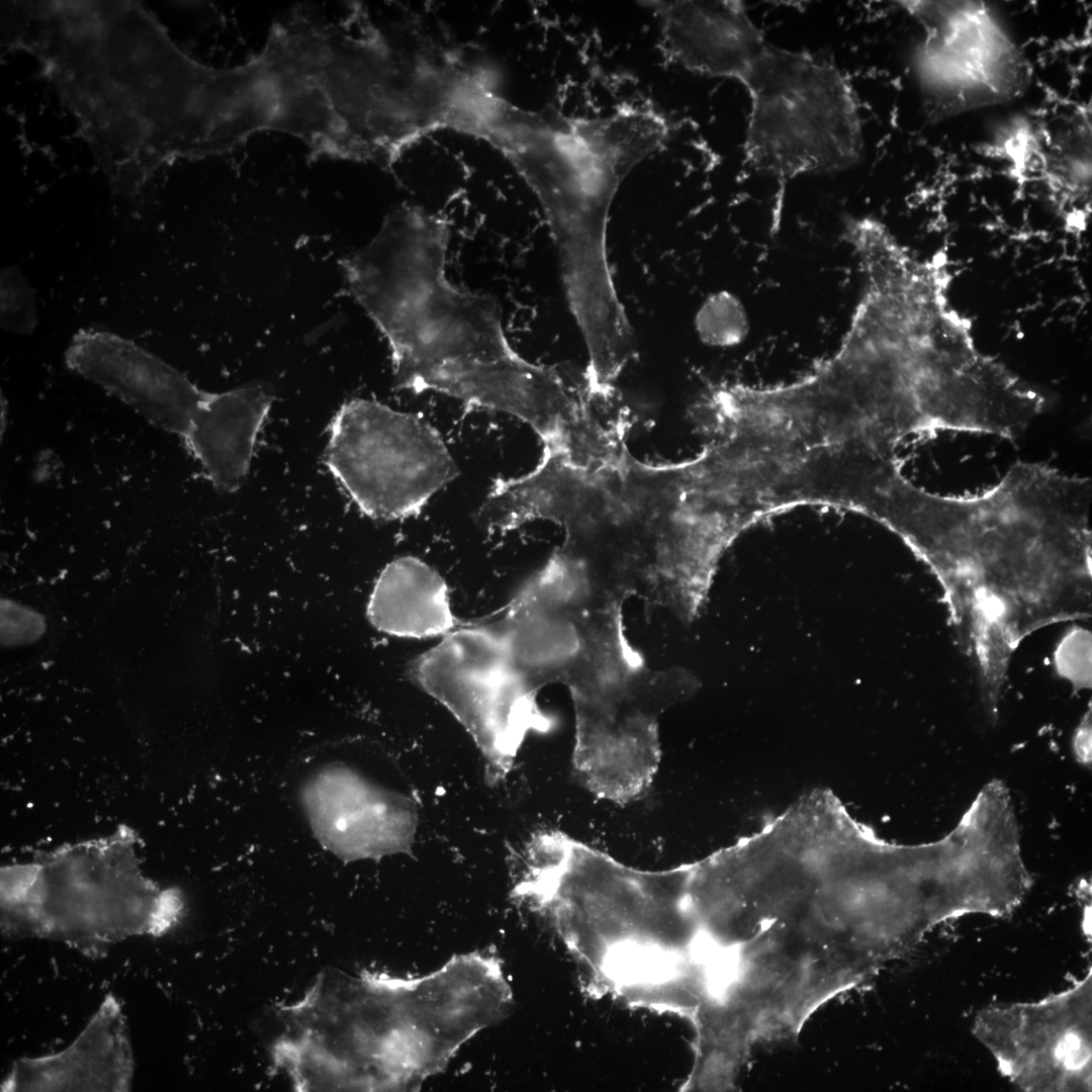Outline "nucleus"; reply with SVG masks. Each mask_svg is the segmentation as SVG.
<instances>
[{"mask_svg":"<svg viewBox=\"0 0 1092 1092\" xmlns=\"http://www.w3.org/2000/svg\"><path fill=\"white\" fill-rule=\"evenodd\" d=\"M729 849L711 1058L737 1082L759 1048L797 1038L824 1006L900 959L901 947L850 832L783 815Z\"/></svg>","mask_w":1092,"mask_h":1092,"instance_id":"nucleus-1","label":"nucleus"},{"mask_svg":"<svg viewBox=\"0 0 1092 1092\" xmlns=\"http://www.w3.org/2000/svg\"><path fill=\"white\" fill-rule=\"evenodd\" d=\"M449 240L443 216L402 204L341 261L353 295L388 342L395 386L511 415L544 446L562 444L583 416L579 387L513 349L496 298L448 279Z\"/></svg>","mask_w":1092,"mask_h":1092,"instance_id":"nucleus-2","label":"nucleus"},{"mask_svg":"<svg viewBox=\"0 0 1092 1092\" xmlns=\"http://www.w3.org/2000/svg\"><path fill=\"white\" fill-rule=\"evenodd\" d=\"M1 44L37 64L112 191L139 194L191 160L198 61L138 1H8Z\"/></svg>","mask_w":1092,"mask_h":1092,"instance_id":"nucleus-3","label":"nucleus"},{"mask_svg":"<svg viewBox=\"0 0 1092 1092\" xmlns=\"http://www.w3.org/2000/svg\"><path fill=\"white\" fill-rule=\"evenodd\" d=\"M339 983L330 1012L300 1001L330 1016L293 1006L305 1015L300 1031L276 1045L298 1090H419L513 1001L499 960L476 951L420 977L363 973Z\"/></svg>","mask_w":1092,"mask_h":1092,"instance_id":"nucleus-4","label":"nucleus"},{"mask_svg":"<svg viewBox=\"0 0 1092 1092\" xmlns=\"http://www.w3.org/2000/svg\"><path fill=\"white\" fill-rule=\"evenodd\" d=\"M668 135L665 118L646 105L585 118L523 109L495 94L476 120L473 136L511 162L542 206L587 345L617 343L631 330L609 267L608 219L624 179Z\"/></svg>","mask_w":1092,"mask_h":1092,"instance_id":"nucleus-5","label":"nucleus"},{"mask_svg":"<svg viewBox=\"0 0 1092 1092\" xmlns=\"http://www.w3.org/2000/svg\"><path fill=\"white\" fill-rule=\"evenodd\" d=\"M219 115L230 150L261 130L302 141L315 155L365 161L373 105V48L352 8L332 19L299 5L275 22L262 52L220 69Z\"/></svg>","mask_w":1092,"mask_h":1092,"instance_id":"nucleus-6","label":"nucleus"},{"mask_svg":"<svg viewBox=\"0 0 1092 1092\" xmlns=\"http://www.w3.org/2000/svg\"><path fill=\"white\" fill-rule=\"evenodd\" d=\"M546 518L589 579L627 601L659 608L691 507L688 461L649 463L625 447L587 464L557 457L544 482Z\"/></svg>","mask_w":1092,"mask_h":1092,"instance_id":"nucleus-7","label":"nucleus"},{"mask_svg":"<svg viewBox=\"0 0 1092 1092\" xmlns=\"http://www.w3.org/2000/svg\"><path fill=\"white\" fill-rule=\"evenodd\" d=\"M139 845L136 833L121 826L2 867L3 936L55 940L101 958L129 937L166 934L183 915V894L144 875Z\"/></svg>","mask_w":1092,"mask_h":1092,"instance_id":"nucleus-8","label":"nucleus"},{"mask_svg":"<svg viewBox=\"0 0 1092 1092\" xmlns=\"http://www.w3.org/2000/svg\"><path fill=\"white\" fill-rule=\"evenodd\" d=\"M624 602L555 549L494 615L480 620L534 695L550 685L571 701L610 696L649 671L626 635Z\"/></svg>","mask_w":1092,"mask_h":1092,"instance_id":"nucleus-9","label":"nucleus"},{"mask_svg":"<svg viewBox=\"0 0 1092 1092\" xmlns=\"http://www.w3.org/2000/svg\"><path fill=\"white\" fill-rule=\"evenodd\" d=\"M742 84L751 103L744 154L755 172L786 181L859 161L858 103L832 64L767 44Z\"/></svg>","mask_w":1092,"mask_h":1092,"instance_id":"nucleus-10","label":"nucleus"},{"mask_svg":"<svg viewBox=\"0 0 1092 1092\" xmlns=\"http://www.w3.org/2000/svg\"><path fill=\"white\" fill-rule=\"evenodd\" d=\"M325 463L367 517L418 516L459 475L438 431L416 415L354 398L331 423Z\"/></svg>","mask_w":1092,"mask_h":1092,"instance_id":"nucleus-11","label":"nucleus"},{"mask_svg":"<svg viewBox=\"0 0 1092 1092\" xmlns=\"http://www.w3.org/2000/svg\"><path fill=\"white\" fill-rule=\"evenodd\" d=\"M408 674L468 732L489 786L507 778L531 732L550 726L538 696L522 684L499 640L480 620L443 636L410 663Z\"/></svg>","mask_w":1092,"mask_h":1092,"instance_id":"nucleus-12","label":"nucleus"},{"mask_svg":"<svg viewBox=\"0 0 1092 1092\" xmlns=\"http://www.w3.org/2000/svg\"><path fill=\"white\" fill-rule=\"evenodd\" d=\"M899 3L924 31L913 63L932 120L1010 101L1029 85L1028 61L984 2Z\"/></svg>","mask_w":1092,"mask_h":1092,"instance_id":"nucleus-13","label":"nucleus"},{"mask_svg":"<svg viewBox=\"0 0 1092 1092\" xmlns=\"http://www.w3.org/2000/svg\"><path fill=\"white\" fill-rule=\"evenodd\" d=\"M973 1033L1000 1073L1026 1092L1092 1088V973L1036 1002L980 1010Z\"/></svg>","mask_w":1092,"mask_h":1092,"instance_id":"nucleus-14","label":"nucleus"},{"mask_svg":"<svg viewBox=\"0 0 1092 1092\" xmlns=\"http://www.w3.org/2000/svg\"><path fill=\"white\" fill-rule=\"evenodd\" d=\"M299 803L315 839L346 862L413 849L416 802L345 763L326 764L308 776Z\"/></svg>","mask_w":1092,"mask_h":1092,"instance_id":"nucleus-15","label":"nucleus"},{"mask_svg":"<svg viewBox=\"0 0 1092 1092\" xmlns=\"http://www.w3.org/2000/svg\"><path fill=\"white\" fill-rule=\"evenodd\" d=\"M65 362L155 427L181 438L206 392L159 356L105 330H79L66 350Z\"/></svg>","mask_w":1092,"mask_h":1092,"instance_id":"nucleus-16","label":"nucleus"},{"mask_svg":"<svg viewBox=\"0 0 1092 1092\" xmlns=\"http://www.w3.org/2000/svg\"><path fill=\"white\" fill-rule=\"evenodd\" d=\"M133 1053L119 1001L107 994L77 1038L65 1050L20 1058L1 1084L2 1092L102 1091L132 1087Z\"/></svg>","mask_w":1092,"mask_h":1092,"instance_id":"nucleus-17","label":"nucleus"},{"mask_svg":"<svg viewBox=\"0 0 1092 1092\" xmlns=\"http://www.w3.org/2000/svg\"><path fill=\"white\" fill-rule=\"evenodd\" d=\"M657 18L665 50L688 70L745 80L767 43L740 1H640Z\"/></svg>","mask_w":1092,"mask_h":1092,"instance_id":"nucleus-18","label":"nucleus"},{"mask_svg":"<svg viewBox=\"0 0 1092 1092\" xmlns=\"http://www.w3.org/2000/svg\"><path fill=\"white\" fill-rule=\"evenodd\" d=\"M273 400L269 388L252 385L205 392L194 411L182 439L218 491L234 492L245 481Z\"/></svg>","mask_w":1092,"mask_h":1092,"instance_id":"nucleus-19","label":"nucleus"},{"mask_svg":"<svg viewBox=\"0 0 1092 1092\" xmlns=\"http://www.w3.org/2000/svg\"><path fill=\"white\" fill-rule=\"evenodd\" d=\"M1042 145L1037 184L1065 230L1081 235L1091 214V114L1088 106L1061 102L1033 117Z\"/></svg>","mask_w":1092,"mask_h":1092,"instance_id":"nucleus-20","label":"nucleus"},{"mask_svg":"<svg viewBox=\"0 0 1092 1092\" xmlns=\"http://www.w3.org/2000/svg\"><path fill=\"white\" fill-rule=\"evenodd\" d=\"M367 617L378 631L402 638L443 637L463 625L453 612L445 579L415 556L396 558L383 568Z\"/></svg>","mask_w":1092,"mask_h":1092,"instance_id":"nucleus-21","label":"nucleus"},{"mask_svg":"<svg viewBox=\"0 0 1092 1092\" xmlns=\"http://www.w3.org/2000/svg\"><path fill=\"white\" fill-rule=\"evenodd\" d=\"M980 152L1003 162L1018 185L1035 184L1042 166V145L1033 117L1016 115L998 126Z\"/></svg>","mask_w":1092,"mask_h":1092,"instance_id":"nucleus-22","label":"nucleus"},{"mask_svg":"<svg viewBox=\"0 0 1092 1092\" xmlns=\"http://www.w3.org/2000/svg\"><path fill=\"white\" fill-rule=\"evenodd\" d=\"M0 296L2 328L15 334H31L37 324L35 291L17 267L2 269Z\"/></svg>","mask_w":1092,"mask_h":1092,"instance_id":"nucleus-23","label":"nucleus"},{"mask_svg":"<svg viewBox=\"0 0 1092 1092\" xmlns=\"http://www.w3.org/2000/svg\"><path fill=\"white\" fill-rule=\"evenodd\" d=\"M1056 662L1062 676L1075 688L1091 686V636L1087 630L1076 629L1061 642L1056 652Z\"/></svg>","mask_w":1092,"mask_h":1092,"instance_id":"nucleus-24","label":"nucleus"},{"mask_svg":"<svg viewBox=\"0 0 1092 1092\" xmlns=\"http://www.w3.org/2000/svg\"><path fill=\"white\" fill-rule=\"evenodd\" d=\"M1074 751L1077 759L1083 763L1091 762V713L1084 716L1074 737Z\"/></svg>","mask_w":1092,"mask_h":1092,"instance_id":"nucleus-25","label":"nucleus"}]
</instances>
